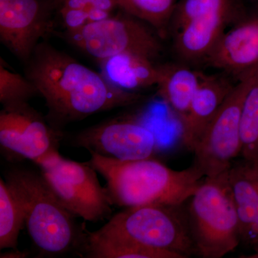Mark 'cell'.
<instances>
[{
	"label": "cell",
	"mask_w": 258,
	"mask_h": 258,
	"mask_svg": "<svg viewBox=\"0 0 258 258\" xmlns=\"http://www.w3.org/2000/svg\"><path fill=\"white\" fill-rule=\"evenodd\" d=\"M178 206L127 208L115 214L99 229L103 233L122 236L137 243L177 254L195 253L188 219L176 211Z\"/></svg>",
	"instance_id": "cell-5"
},
{
	"label": "cell",
	"mask_w": 258,
	"mask_h": 258,
	"mask_svg": "<svg viewBox=\"0 0 258 258\" xmlns=\"http://www.w3.org/2000/svg\"><path fill=\"white\" fill-rule=\"evenodd\" d=\"M228 181L240 222L241 241L253 247L258 243V161L243 159L232 164Z\"/></svg>",
	"instance_id": "cell-13"
},
{
	"label": "cell",
	"mask_w": 258,
	"mask_h": 258,
	"mask_svg": "<svg viewBox=\"0 0 258 258\" xmlns=\"http://www.w3.org/2000/svg\"><path fill=\"white\" fill-rule=\"evenodd\" d=\"M88 23L103 21V20L111 18V13H109V12L104 11V10L93 8V7L88 10Z\"/></svg>",
	"instance_id": "cell-25"
},
{
	"label": "cell",
	"mask_w": 258,
	"mask_h": 258,
	"mask_svg": "<svg viewBox=\"0 0 258 258\" xmlns=\"http://www.w3.org/2000/svg\"><path fill=\"white\" fill-rule=\"evenodd\" d=\"M231 10L194 19L172 35L176 55L185 63L206 59L225 33Z\"/></svg>",
	"instance_id": "cell-15"
},
{
	"label": "cell",
	"mask_w": 258,
	"mask_h": 258,
	"mask_svg": "<svg viewBox=\"0 0 258 258\" xmlns=\"http://www.w3.org/2000/svg\"><path fill=\"white\" fill-rule=\"evenodd\" d=\"M101 73L112 86L123 91L137 90L157 86L159 66L154 60L132 53H120L100 61Z\"/></svg>",
	"instance_id": "cell-16"
},
{
	"label": "cell",
	"mask_w": 258,
	"mask_h": 258,
	"mask_svg": "<svg viewBox=\"0 0 258 258\" xmlns=\"http://www.w3.org/2000/svg\"><path fill=\"white\" fill-rule=\"evenodd\" d=\"M253 248V253L248 256H242L244 258H258V243L256 244L252 247Z\"/></svg>",
	"instance_id": "cell-28"
},
{
	"label": "cell",
	"mask_w": 258,
	"mask_h": 258,
	"mask_svg": "<svg viewBox=\"0 0 258 258\" xmlns=\"http://www.w3.org/2000/svg\"><path fill=\"white\" fill-rule=\"evenodd\" d=\"M25 225L21 200L6 180L0 179V249H17L19 236Z\"/></svg>",
	"instance_id": "cell-19"
},
{
	"label": "cell",
	"mask_w": 258,
	"mask_h": 258,
	"mask_svg": "<svg viewBox=\"0 0 258 258\" xmlns=\"http://www.w3.org/2000/svg\"><path fill=\"white\" fill-rule=\"evenodd\" d=\"M39 95L31 81L18 73L12 71L0 60V102L3 107L28 103L30 98Z\"/></svg>",
	"instance_id": "cell-22"
},
{
	"label": "cell",
	"mask_w": 258,
	"mask_h": 258,
	"mask_svg": "<svg viewBox=\"0 0 258 258\" xmlns=\"http://www.w3.org/2000/svg\"><path fill=\"white\" fill-rule=\"evenodd\" d=\"M118 3L126 14L149 24L161 35L169 30L176 5L175 0H118Z\"/></svg>",
	"instance_id": "cell-21"
},
{
	"label": "cell",
	"mask_w": 258,
	"mask_h": 258,
	"mask_svg": "<svg viewBox=\"0 0 258 258\" xmlns=\"http://www.w3.org/2000/svg\"><path fill=\"white\" fill-rule=\"evenodd\" d=\"M210 66L242 74L258 62V17L245 20L220 37L207 57Z\"/></svg>",
	"instance_id": "cell-12"
},
{
	"label": "cell",
	"mask_w": 258,
	"mask_h": 258,
	"mask_svg": "<svg viewBox=\"0 0 258 258\" xmlns=\"http://www.w3.org/2000/svg\"><path fill=\"white\" fill-rule=\"evenodd\" d=\"M60 132L28 103L3 107L0 113V145L9 158L40 164L58 152Z\"/></svg>",
	"instance_id": "cell-9"
},
{
	"label": "cell",
	"mask_w": 258,
	"mask_h": 258,
	"mask_svg": "<svg viewBox=\"0 0 258 258\" xmlns=\"http://www.w3.org/2000/svg\"><path fill=\"white\" fill-rule=\"evenodd\" d=\"M25 64V76L45 98L46 119L59 132L70 123L142 98L112 86L101 74L45 42L38 44Z\"/></svg>",
	"instance_id": "cell-1"
},
{
	"label": "cell",
	"mask_w": 258,
	"mask_h": 258,
	"mask_svg": "<svg viewBox=\"0 0 258 258\" xmlns=\"http://www.w3.org/2000/svg\"><path fill=\"white\" fill-rule=\"evenodd\" d=\"M60 14L68 32L79 31L88 24V13L85 10L72 9L62 7Z\"/></svg>",
	"instance_id": "cell-24"
},
{
	"label": "cell",
	"mask_w": 258,
	"mask_h": 258,
	"mask_svg": "<svg viewBox=\"0 0 258 258\" xmlns=\"http://www.w3.org/2000/svg\"><path fill=\"white\" fill-rule=\"evenodd\" d=\"M91 8H98L111 13L112 10L118 7V0H95L91 3Z\"/></svg>",
	"instance_id": "cell-26"
},
{
	"label": "cell",
	"mask_w": 258,
	"mask_h": 258,
	"mask_svg": "<svg viewBox=\"0 0 258 258\" xmlns=\"http://www.w3.org/2000/svg\"><path fill=\"white\" fill-rule=\"evenodd\" d=\"M93 1H95V0H88L90 3H93Z\"/></svg>",
	"instance_id": "cell-31"
},
{
	"label": "cell",
	"mask_w": 258,
	"mask_h": 258,
	"mask_svg": "<svg viewBox=\"0 0 258 258\" xmlns=\"http://www.w3.org/2000/svg\"><path fill=\"white\" fill-rule=\"evenodd\" d=\"M231 10V0H181L176 5L169 30L172 35L194 19Z\"/></svg>",
	"instance_id": "cell-23"
},
{
	"label": "cell",
	"mask_w": 258,
	"mask_h": 258,
	"mask_svg": "<svg viewBox=\"0 0 258 258\" xmlns=\"http://www.w3.org/2000/svg\"><path fill=\"white\" fill-rule=\"evenodd\" d=\"M90 154L88 163L106 180L113 205L120 208L179 206L192 196L205 176L195 164L174 170L152 158L122 161Z\"/></svg>",
	"instance_id": "cell-2"
},
{
	"label": "cell",
	"mask_w": 258,
	"mask_h": 258,
	"mask_svg": "<svg viewBox=\"0 0 258 258\" xmlns=\"http://www.w3.org/2000/svg\"><path fill=\"white\" fill-rule=\"evenodd\" d=\"M233 88L224 78L205 76L181 118V139L190 150L192 151Z\"/></svg>",
	"instance_id": "cell-14"
},
{
	"label": "cell",
	"mask_w": 258,
	"mask_h": 258,
	"mask_svg": "<svg viewBox=\"0 0 258 258\" xmlns=\"http://www.w3.org/2000/svg\"><path fill=\"white\" fill-rule=\"evenodd\" d=\"M37 166L59 201L75 217L98 222L111 216L108 191L89 163L70 160L57 152Z\"/></svg>",
	"instance_id": "cell-6"
},
{
	"label": "cell",
	"mask_w": 258,
	"mask_h": 258,
	"mask_svg": "<svg viewBox=\"0 0 258 258\" xmlns=\"http://www.w3.org/2000/svg\"><path fill=\"white\" fill-rule=\"evenodd\" d=\"M217 114L199 139L192 152L195 165L205 177L229 170L241 152L240 117L242 106L252 80V68L240 74Z\"/></svg>",
	"instance_id": "cell-7"
},
{
	"label": "cell",
	"mask_w": 258,
	"mask_h": 258,
	"mask_svg": "<svg viewBox=\"0 0 258 258\" xmlns=\"http://www.w3.org/2000/svg\"><path fill=\"white\" fill-rule=\"evenodd\" d=\"M241 152L243 159L258 161V76L252 68V80L240 117Z\"/></svg>",
	"instance_id": "cell-20"
},
{
	"label": "cell",
	"mask_w": 258,
	"mask_h": 258,
	"mask_svg": "<svg viewBox=\"0 0 258 258\" xmlns=\"http://www.w3.org/2000/svg\"><path fill=\"white\" fill-rule=\"evenodd\" d=\"M188 222L195 253L221 258L241 242L240 222L228 181V170L205 177L189 199Z\"/></svg>",
	"instance_id": "cell-4"
},
{
	"label": "cell",
	"mask_w": 258,
	"mask_h": 258,
	"mask_svg": "<svg viewBox=\"0 0 258 258\" xmlns=\"http://www.w3.org/2000/svg\"><path fill=\"white\" fill-rule=\"evenodd\" d=\"M80 249L92 258H181L177 254L151 248L122 236L86 230Z\"/></svg>",
	"instance_id": "cell-18"
},
{
	"label": "cell",
	"mask_w": 258,
	"mask_h": 258,
	"mask_svg": "<svg viewBox=\"0 0 258 258\" xmlns=\"http://www.w3.org/2000/svg\"><path fill=\"white\" fill-rule=\"evenodd\" d=\"M29 253L25 251H20L17 249H10L0 254L1 258H25L28 257Z\"/></svg>",
	"instance_id": "cell-27"
},
{
	"label": "cell",
	"mask_w": 258,
	"mask_h": 258,
	"mask_svg": "<svg viewBox=\"0 0 258 258\" xmlns=\"http://www.w3.org/2000/svg\"><path fill=\"white\" fill-rule=\"evenodd\" d=\"M254 69H255L256 73H257V75L258 76V62L256 64V66H254Z\"/></svg>",
	"instance_id": "cell-29"
},
{
	"label": "cell",
	"mask_w": 258,
	"mask_h": 258,
	"mask_svg": "<svg viewBox=\"0 0 258 258\" xmlns=\"http://www.w3.org/2000/svg\"><path fill=\"white\" fill-rule=\"evenodd\" d=\"M5 177L23 203L29 235L42 254L60 255L80 249L86 229L78 226L41 173L15 168Z\"/></svg>",
	"instance_id": "cell-3"
},
{
	"label": "cell",
	"mask_w": 258,
	"mask_h": 258,
	"mask_svg": "<svg viewBox=\"0 0 258 258\" xmlns=\"http://www.w3.org/2000/svg\"><path fill=\"white\" fill-rule=\"evenodd\" d=\"M57 3H58L59 4L62 5V3H63V0H55Z\"/></svg>",
	"instance_id": "cell-30"
},
{
	"label": "cell",
	"mask_w": 258,
	"mask_h": 258,
	"mask_svg": "<svg viewBox=\"0 0 258 258\" xmlns=\"http://www.w3.org/2000/svg\"><path fill=\"white\" fill-rule=\"evenodd\" d=\"M67 36L71 43L99 61L120 53L154 60L163 49L152 30L128 14L88 23L79 31L68 32Z\"/></svg>",
	"instance_id": "cell-8"
},
{
	"label": "cell",
	"mask_w": 258,
	"mask_h": 258,
	"mask_svg": "<svg viewBox=\"0 0 258 258\" xmlns=\"http://www.w3.org/2000/svg\"><path fill=\"white\" fill-rule=\"evenodd\" d=\"M49 12L40 0H0V40L27 63L40 40L52 30Z\"/></svg>",
	"instance_id": "cell-11"
},
{
	"label": "cell",
	"mask_w": 258,
	"mask_h": 258,
	"mask_svg": "<svg viewBox=\"0 0 258 258\" xmlns=\"http://www.w3.org/2000/svg\"><path fill=\"white\" fill-rule=\"evenodd\" d=\"M159 95L182 118L206 76L185 64H165L159 66Z\"/></svg>",
	"instance_id": "cell-17"
},
{
	"label": "cell",
	"mask_w": 258,
	"mask_h": 258,
	"mask_svg": "<svg viewBox=\"0 0 258 258\" xmlns=\"http://www.w3.org/2000/svg\"><path fill=\"white\" fill-rule=\"evenodd\" d=\"M71 142L73 147L122 161L149 159L157 148V138L150 129L136 122L118 119L84 129Z\"/></svg>",
	"instance_id": "cell-10"
}]
</instances>
